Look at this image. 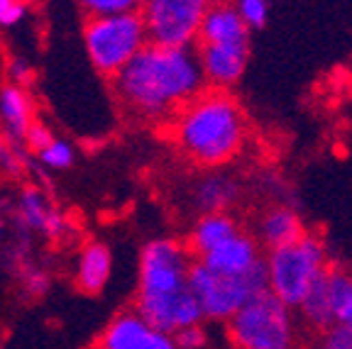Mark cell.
Returning <instances> with one entry per match:
<instances>
[{"instance_id":"6da1fadb","label":"cell","mask_w":352,"mask_h":349,"mask_svg":"<svg viewBox=\"0 0 352 349\" xmlns=\"http://www.w3.org/2000/svg\"><path fill=\"white\" fill-rule=\"evenodd\" d=\"M118 100L142 120H166L206 91L193 49H162L147 44L113 78Z\"/></svg>"},{"instance_id":"7a4b0ae2","label":"cell","mask_w":352,"mask_h":349,"mask_svg":"<svg viewBox=\"0 0 352 349\" xmlns=\"http://www.w3.org/2000/svg\"><path fill=\"white\" fill-rule=\"evenodd\" d=\"M193 262L196 259L188 245L171 237L147 242L140 254L135 311L162 333L176 335L204 320L201 306L188 286Z\"/></svg>"},{"instance_id":"3957f363","label":"cell","mask_w":352,"mask_h":349,"mask_svg":"<svg viewBox=\"0 0 352 349\" xmlns=\"http://www.w3.org/2000/svg\"><path fill=\"white\" fill-rule=\"evenodd\" d=\"M171 127L179 152L208 169L235 159L248 137V122L237 100L215 88L184 105L174 115Z\"/></svg>"},{"instance_id":"277c9868","label":"cell","mask_w":352,"mask_h":349,"mask_svg":"<svg viewBox=\"0 0 352 349\" xmlns=\"http://www.w3.org/2000/svg\"><path fill=\"white\" fill-rule=\"evenodd\" d=\"M228 337L237 349H296L294 313L267 289L228 320Z\"/></svg>"},{"instance_id":"5b68a950","label":"cell","mask_w":352,"mask_h":349,"mask_svg":"<svg viewBox=\"0 0 352 349\" xmlns=\"http://www.w3.org/2000/svg\"><path fill=\"white\" fill-rule=\"evenodd\" d=\"M267 289L289 308H298L314 284L328 271V254L318 237L303 235L298 242L267 254Z\"/></svg>"},{"instance_id":"8992f818","label":"cell","mask_w":352,"mask_h":349,"mask_svg":"<svg viewBox=\"0 0 352 349\" xmlns=\"http://www.w3.org/2000/svg\"><path fill=\"white\" fill-rule=\"evenodd\" d=\"M83 44L94 69H98V74L103 76L116 78L149 42L142 15L140 10H135L116 17L86 20Z\"/></svg>"},{"instance_id":"52a82bcc","label":"cell","mask_w":352,"mask_h":349,"mask_svg":"<svg viewBox=\"0 0 352 349\" xmlns=\"http://www.w3.org/2000/svg\"><path fill=\"white\" fill-rule=\"evenodd\" d=\"M188 286L196 295L204 317L228 322L250 298L267 291V267L262 259L252 271L242 276H226L210 271L201 262H193L188 271Z\"/></svg>"},{"instance_id":"ba28073f","label":"cell","mask_w":352,"mask_h":349,"mask_svg":"<svg viewBox=\"0 0 352 349\" xmlns=\"http://www.w3.org/2000/svg\"><path fill=\"white\" fill-rule=\"evenodd\" d=\"M208 10L204 0H149L140 15L147 42L162 49H191L201 34V22Z\"/></svg>"},{"instance_id":"9c48e42d","label":"cell","mask_w":352,"mask_h":349,"mask_svg":"<svg viewBox=\"0 0 352 349\" xmlns=\"http://www.w3.org/2000/svg\"><path fill=\"white\" fill-rule=\"evenodd\" d=\"M98 349H179L174 335L149 325L138 311H122L108 322Z\"/></svg>"},{"instance_id":"30bf717a","label":"cell","mask_w":352,"mask_h":349,"mask_svg":"<svg viewBox=\"0 0 352 349\" xmlns=\"http://www.w3.org/2000/svg\"><path fill=\"white\" fill-rule=\"evenodd\" d=\"M250 42L245 44H198V64L208 86L226 91L235 86L248 69Z\"/></svg>"},{"instance_id":"8fae6325","label":"cell","mask_w":352,"mask_h":349,"mask_svg":"<svg viewBox=\"0 0 352 349\" xmlns=\"http://www.w3.org/2000/svg\"><path fill=\"white\" fill-rule=\"evenodd\" d=\"M204 267H208L215 273H226V276H242V273L252 271L259 262H262V251L252 235L240 232L232 240H228L226 245L215 247L213 251H208L206 257L196 259Z\"/></svg>"},{"instance_id":"7c38bea8","label":"cell","mask_w":352,"mask_h":349,"mask_svg":"<svg viewBox=\"0 0 352 349\" xmlns=\"http://www.w3.org/2000/svg\"><path fill=\"white\" fill-rule=\"evenodd\" d=\"M250 42V30L240 12L230 3H208L201 22L198 44H245Z\"/></svg>"},{"instance_id":"4fadbf2b","label":"cell","mask_w":352,"mask_h":349,"mask_svg":"<svg viewBox=\"0 0 352 349\" xmlns=\"http://www.w3.org/2000/svg\"><path fill=\"white\" fill-rule=\"evenodd\" d=\"M257 245L267 247L270 251L281 249V247H289L294 242L301 240L306 232H303V223L298 218L296 210L286 205H272L267 207L257 220Z\"/></svg>"},{"instance_id":"5bb4252c","label":"cell","mask_w":352,"mask_h":349,"mask_svg":"<svg viewBox=\"0 0 352 349\" xmlns=\"http://www.w3.org/2000/svg\"><path fill=\"white\" fill-rule=\"evenodd\" d=\"M240 183L232 176L220 174H206L193 185V205L201 210V215L210 213H228L237 201H240Z\"/></svg>"},{"instance_id":"9a60e30c","label":"cell","mask_w":352,"mask_h":349,"mask_svg":"<svg viewBox=\"0 0 352 349\" xmlns=\"http://www.w3.org/2000/svg\"><path fill=\"white\" fill-rule=\"evenodd\" d=\"M240 223L232 218L230 213H210L201 215L193 223L191 235H188V249L196 259L206 257L208 251H213L215 247L226 245L228 240H232L235 235H240Z\"/></svg>"},{"instance_id":"2e32d148","label":"cell","mask_w":352,"mask_h":349,"mask_svg":"<svg viewBox=\"0 0 352 349\" xmlns=\"http://www.w3.org/2000/svg\"><path fill=\"white\" fill-rule=\"evenodd\" d=\"M0 122H3L8 142L22 147L25 135L32 127V105H30L28 93L20 86L0 88Z\"/></svg>"},{"instance_id":"e0dca14e","label":"cell","mask_w":352,"mask_h":349,"mask_svg":"<svg viewBox=\"0 0 352 349\" xmlns=\"http://www.w3.org/2000/svg\"><path fill=\"white\" fill-rule=\"evenodd\" d=\"M110 269H113V257L110 249L103 242H91L83 247L81 257H78V271H76V284L86 293H100L105 289L110 278Z\"/></svg>"},{"instance_id":"ac0fdd59","label":"cell","mask_w":352,"mask_h":349,"mask_svg":"<svg viewBox=\"0 0 352 349\" xmlns=\"http://www.w3.org/2000/svg\"><path fill=\"white\" fill-rule=\"evenodd\" d=\"M333 325H352V271L347 269H328L325 273Z\"/></svg>"},{"instance_id":"d6986e66","label":"cell","mask_w":352,"mask_h":349,"mask_svg":"<svg viewBox=\"0 0 352 349\" xmlns=\"http://www.w3.org/2000/svg\"><path fill=\"white\" fill-rule=\"evenodd\" d=\"M328 273V271H325ZM298 313H301L303 322L308 328L318 330L320 335L325 330L333 328V313H330V300H328V289H325V276H320L314 284V289L308 291L306 298L301 300L298 306Z\"/></svg>"},{"instance_id":"ffe728a7","label":"cell","mask_w":352,"mask_h":349,"mask_svg":"<svg viewBox=\"0 0 352 349\" xmlns=\"http://www.w3.org/2000/svg\"><path fill=\"white\" fill-rule=\"evenodd\" d=\"M54 213L44 198V193L39 188H25L20 193V201H17V220L22 223V227L34 229V232H44L47 227V220Z\"/></svg>"},{"instance_id":"44dd1931","label":"cell","mask_w":352,"mask_h":349,"mask_svg":"<svg viewBox=\"0 0 352 349\" xmlns=\"http://www.w3.org/2000/svg\"><path fill=\"white\" fill-rule=\"evenodd\" d=\"M140 3L135 0H83L81 10L88 15V20H96V17H116L125 15V12L140 10Z\"/></svg>"},{"instance_id":"7402d4cb","label":"cell","mask_w":352,"mask_h":349,"mask_svg":"<svg viewBox=\"0 0 352 349\" xmlns=\"http://www.w3.org/2000/svg\"><path fill=\"white\" fill-rule=\"evenodd\" d=\"M39 161L47 169L64 171L74 164V147L69 142H64V139H54L44 152H39Z\"/></svg>"},{"instance_id":"603a6c76","label":"cell","mask_w":352,"mask_h":349,"mask_svg":"<svg viewBox=\"0 0 352 349\" xmlns=\"http://www.w3.org/2000/svg\"><path fill=\"white\" fill-rule=\"evenodd\" d=\"M237 12H240L242 22L248 25V30H262L270 20V5L264 3V0H242L237 3Z\"/></svg>"},{"instance_id":"cb8c5ba5","label":"cell","mask_w":352,"mask_h":349,"mask_svg":"<svg viewBox=\"0 0 352 349\" xmlns=\"http://www.w3.org/2000/svg\"><path fill=\"white\" fill-rule=\"evenodd\" d=\"M320 349H352V325H333L325 330Z\"/></svg>"},{"instance_id":"d4e9b609","label":"cell","mask_w":352,"mask_h":349,"mask_svg":"<svg viewBox=\"0 0 352 349\" xmlns=\"http://www.w3.org/2000/svg\"><path fill=\"white\" fill-rule=\"evenodd\" d=\"M25 166V152L10 142H0V171L6 174H20Z\"/></svg>"},{"instance_id":"484cf974","label":"cell","mask_w":352,"mask_h":349,"mask_svg":"<svg viewBox=\"0 0 352 349\" xmlns=\"http://www.w3.org/2000/svg\"><path fill=\"white\" fill-rule=\"evenodd\" d=\"M30 5L17 0H0V27H15L28 17Z\"/></svg>"},{"instance_id":"4316f807","label":"cell","mask_w":352,"mask_h":349,"mask_svg":"<svg viewBox=\"0 0 352 349\" xmlns=\"http://www.w3.org/2000/svg\"><path fill=\"white\" fill-rule=\"evenodd\" d=\"M54 139L56 137L52 135V130L47 125H42V122H32V127H30L28 135H25V144L37 154L44 152V149L50 147Z\"/></svg>"},{"instance_id":"83f0119b","label":"cell","mask_w":352,"mask_h":349,"mask_svg":"<svg viewBox=\"0 0 352 349\" xmlns=\"http://www.w3.org/2000/svg\"><path fill=\"white\" fill-rule=\"evenodd\" d=\"M174 339L179 349H204L206 347V333L201 325L179 330V333L174 335Z\"/></svg>"},{"instance_id":"f1b7e54d","label":"cell","mask_w":352,"mask_h":349,"mask_svg":"<svg viewBox=\"0 0 352 349\" xmlns=\"http://www.w3.org/2000/svg\"><path fill=\"white\" fill-rule=\"evenodd\" d=\"M69 229V223H66V218L61 213H52L50 220H47V227H44L42 235L50 237V240H59V237H64V232Z\"/></svg>"},{"instance_id":"f546056e","label":"cell","mask_w":352,"mask_h":349,"mask_svg":"<svg viewBox=\"0 0 352 349\" xmlns=\"http://www.w3.org/2000/svg\"><path fill=\"white\" fill-rule=\"evenodd\" d=\"M25 289L32 295H42L50 289V278L42 271H28V276H25Z\"/></svg>"},{"instance_id":"4dcf8cb0","label":"cell","mask_w":352,"mask_h":349,"mask_svg":"<svg viewBox=\"0 0 352 349\" xmlns=\"http://www.w3.org/2000/svg\"><path fill=\"white\" fill-rule=\"evenodd\" d=\"M10 76H12V81L25 83V81H30V76H32V69H30V64L25 59H12L10 61Z\"/></svg>"},{"instance_id":"1f68e13d","label":"cell","mask_w":352,"mask_h":349,"mask_svg":"<svg viewBox=\"0 0 352 349\" xmlns=\"http://www.w3.org/2000/svg\"><path fill=\"white\" fill-rule=\"evenodd\" d=\"M3 235H6V223L0 220V242H3Z\"/></svg>"}]
</instances>
